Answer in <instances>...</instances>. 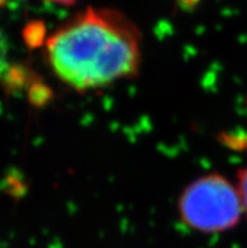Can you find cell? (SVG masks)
Wrapping results in <instances>:
<instances>
[{"instance_id":"obj_1","label":"cell","mask_w":247,"mask_h":248,"mask_svg":"<svg viewBox=\"0 0 247 248\" xmlns=\"http://www.w3.org/2000/svg\"><path fill=\"white\" fill-rule=\"evenodd\" d=\"M44 54L63 85L92 91L138 75L141 34L120 10L88 6L46 39Z\"/></svg>"},{"instance_id":"obj_2","label":"cell","mask_w":247,"mask_h":248,"mask_svg":"<svg viewBox=\"0 0 247 248\" xmlns=\"http://www.w3.org/2000/svg\"><path fill=\"white\" fill-rule=\"evenodd\" d=\"M181 223L199 233H222L235 228L244 213L236 184L218 173L188 184L178 201Z\"/></svg>"},{"instance_id":"obj_3","label":"cell","mask_w":247,"mask_h":248,"mask_svg":"<svg viewBox=\"0 0 247 248\" xmlns=\"http://www.w3.org/2000/svg\"><path fill=\"white\" fill-rule=\"evenodd\" d=\"M236 186L238 189V194L242 202L244 213L247 216V167L242 168L237 174V183Z\"/></svg>"},{"instance_id":"obj_4","label":"cell","mask_w":247,"mask_h":248,"mask_svg":"<svg viewBox=\"0 0 247 248\" xmlns=\"http://www.w3.org/2000/svg\"><path fill=\"white\" fill-rule=\"evenodd\" d=\"M6 60H8V41L3 31H0V77H3L6 69L9 68Z\"/></svg>"},{"instance_id":"obj_5","label":"cell","mask_w":247,"mask_h":248,"mask_svg":"<svg viewBox=\"0 0 247 248\" xmlns=\"http://www.w3.org/2000/svg\"><path fill=\"white\" fill-rule=\"evenodd\" d=\"M46 1L62 6H72L77 3V0H46Z\"/></svg>"},{"instance_id":"obj_6","label":"cell","mask_w":247,"mask_h":248,"mask_svg":"<svg viewBox=\"0 0 247 248\" xmlns=\"http://www.w3.org/2000/svg\"><path fill=\"white\" fill-rule=\"evenodd\" d=\"M4 1H5V0H0V5H3Z\"/></svg>"}]
</instances>
